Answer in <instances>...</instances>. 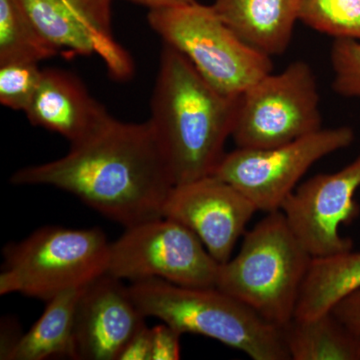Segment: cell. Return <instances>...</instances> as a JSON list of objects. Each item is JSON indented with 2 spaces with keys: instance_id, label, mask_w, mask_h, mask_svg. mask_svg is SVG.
Returning a JSON list of instances; mask_svg holds the SVG:
<instances>
[{
  "instance_id": "6da1fadb",
  "label": "cell",
  "mask_w": 360,
  "mask_h": 360,
  "mask_svg": "<svg viewBox=\"0 0 360 360\" xmlns=\"http://www.w3.org/2000/svg\"><path fill=\"white\" fill-rule=\"evenodd\" d=\"M70 146L58 160L18 170L11 184L61 189L124 229L163 217L174 182L149 120L112 117Z\"/></svg>"
},
{
  "instance_id": "7a4b0ae2",
  "label": "cell",
  "mask_w": 360,
  "mask_h": 360,
  "mask_svg": "<svg viewBox=\"0 0 360 360\" xmlns=\"http://www.w3.org/2000/svg\"><path fill=\"white\" fill-rule=\"evenodd\" d=\"M238 96L215 89L165 44L151 98V123L174 186L212 175L231 136Z\"/></svg>"
},
{
  "instance_id": "3957f363",
  "label": "cell",
  "mask_w": 360,
  "mask_h": 360,
  "mask_svg": "<svg viewBox=\"0 0 360 360\" xmlns=\"http://www.w3.org/2000/svg\"><path fill=\"white\" fill-rule=\"evenodd\" d=\"M144 317H155L180 335L194 333L245 352L253 360H290L283 328L215 288H187L160 278L130 283Z\"/></svg>"
},
{
  "instance_id": "277c9868",
  "label": "cell",
  "mask_w": 360,
  "mask_h": 360,
  "mask_svg": "<svg viewBox=\"0 0 360 360\" xmlns=\"http://www.w3.org/2000/svg\"><path fill=\"white\" fill-rule=\"evenodd\" d=\"M281 210L246 231L238 255L219 265L217 288L283 328L295 319L312 262Z\"/></svg>"
},
{
  "instance_id": "5b68a950",
  "label": "cell",
  "mask_w": 360,
  "mask_h": 360,
  "mask_svg": "<svg viewBox=\"0 0 360 360\" xmlns=\"http://www.w3.org/2000/svg\"><path fill=\"white\" fill-rule=\"evenodd\" d=\"M110 248L99 227H41L4 248L0 295L47 302L63 291L84 288L105 274Z\"/></svg>"
},
{
  "instance_id": "8992f818",
  "label": "cell",
  "mask_w": 360,
  "mask_h": 360,
  "mask_svg": "<svg viewBox=\"0 0 360 360\" xmlns=\"http://www.w3.org/2000/svg\"><path fill=\"white\" fill-rule=\"evenodd\" d=\"M148 18L163 42L184 54L225 96H240L274 70L271 56L239 37L212 6L194 1L150 9Z\"/></svg>"
},
{
  "instance_id": "52a82bcc",
  "label": "cell",
  "mask_w": 360,
  "mask_h": 360,
  "mask_svg": "<svg viewBox=\"0 0 360 360\" xmlns=\"http://www.w3.org/2000/svg\"><path fill=\"white\" fill-rule=\"evenodd\" d=\"M321 129L316 78L309 63L297 60L238 96L231 137L238 148H270Z\"/></svg>"
},
{
  "instance_id": "ba28073f",
  "label": "cell",
  "mask_w": 360,
  "mask_h": 360,
  "mask_svg": "<svg viewBox=\"0 0 360 360\" xmlns=\"http://www.w3.org/2000/svg\"><path fill=\"white\" fill-rule=\"evenodd\" d=\"M219 265L193 231L160 217L127 227L110 243L106 274L130 283L160 278L187 288H215Z\"/></svg>"
},
{
  "instance_id": "9c48e42d",
  "label": "cell",
  "mask_w": 360,
  "mask_h": 360,
  "mask_svg": "<svg viewBox=\"0 0 360 360\" xmlns=\"http://www.w3.org/2000/svg\"><path fill=\"white\" fill-rule=\"evenodd\" d=\"M354 141L350 127L321 129L283 146L225 153L212 175L229 182L265 213L276 212L309 168Z\"/></svg>"
},
{
  "instance_id": "30bf717a",
  "label": "cell",
  "mask_w": 360,
  "mask_h": 360,
  "mask_svg": "<svg viewBox=\"0 0 360 360\" xmlns=\"http://www.w3.org/2000/svg\"><path fill=\"white\" fill-rule=\"evenodd\" d=\"M359 188L360 155L338 172L307 179L284 201L281 210L312 257L352 250V239L341 236L340 229L359 215L354 195Z\"/></svg>"
},
{
  "instance_id": "8fae6325",
  "label": "cell",
  "mask_w": 360,
  "mask_h": 360,
  "mask_svg": "<svg viewBox=\"0 0 360 360\" xmlns=\"http://www.w3.org/2000/svg\"><path fill=\"white\" fill-rule=\"evenodd\" d=\"M32 25L53 46L75 56L97 54L111 77L129 79L134 63L111 30L112 0H18Z\"/></svg>"
},
{
  "instance_id": "7c38bea8",
  "label": "cell",
  "mask_w": 360,
  "mask_h": 360,
  "mask_svg": "<svg viewBox=\"0 0 360 360\" xmlns=\"http://www.w3.org/2000/svg\"><path fill=\"white\" fill-rule=\"evenodd\" d=\"M257 208L229 182L215 175L177 184L168 195L163 217L193 231L219 264L231 259Z\"/></svg>"
},
{
  "instance_id": "4fadbf2b",
  "label": "cell",
  "mask_w": 360,
  "mask_h": 360,
  "mask_svg": "<svg viewBox=\"0 0 360 360\" xmlns=\"http://www.w3.org/2000/svg\"><path fill=\"white\" fill-rule=\"evenodd\" d=\"M122 279L104 274L84 286L73 328V359L118 360L132 336L146 326Z\"/></svg>"
},
{
  "instance_id": "5bb4252c",
  "label": "cell",
  "mask_w": 360,
  "mask_h": 360,
  "mask_svg": "<svg viewBox=\"0 0 360 360\" xmlns=\"http://www.w3.org/2000/svg\"><path fill=\"white\" fill-rule=\"evenodd\" d=\"M25 112L32 124L63 135L70 144L84 141L112 118L77 77L59 70H42Z\"/></svg>"
},
{
  "instance_id": "9a60e30c",
  "label": "cell",
  "mask_w": 360,
  "mask_h": 360,
  "mask_svg": "<svg viewBox=\"0 0 360 360\" xmlns=\"http://www.w3.org/2000/svg\"><path fill=\"white\" fill-rule=\"evenodd\" d=\"M300 0H215L220 18L251 46L269 56L288 51Z\"/></svg>"
},
{
  "instance_id": "2e32d148",
  "label": "cell",
  "mask_w": 360,
  "mask_h": 360,
  "mask_svg": "<svg viewBox=\"0 0 360 360\" xmlns=\"http://www.w3.org/2000/svg\"><path fill=\"white\" fill-rule=\"evenodd\" d=\"M360 288V252L314 257L300 290L295 319H314L331 311Z\"/></svg>"
},
{
  "instance_id": "e0dca14e",
  "label": "cell",
  "mask_w": 360,
  "mask_h": 360,
  "mask_svg": "<svg viewBox=\"0 0 360 360\" xmlns=\"http://www.w3.org/2000/svg\"><path fill=\"white\" fill-rule=\"evenodd\" d=\"M84 288L63 291L47 302L44 314L21 336L8 360L73 359L75 310Z\"/></svg>"
},
{
  "instance_id": "ac0fdd59",
  "label": "cell",
  "mask_w": 360,
  "mask_h": 360,
  "mask_svg": "<svg viewBox=\"0 0 360 360\" xmlns=\"http://www.w3.org/2000/svg\"><path fill=\"white\" fill-rule=\"evenodd\" d=\"M293 360H360V335L333 312L314 319H296L283 328Z\"/></svg>"
},
{
  "instance_id": "d6986e66",
  "label": "cell",
  "mask_w": 360,
  "mask_h": 360,
  "mask_svg": "<svg viewBox=\"0 0 360 360\" xmlns=\"http://www.w3.org/2000/svg\"><path fill=\"white\" fill-rule=\"evenodd\" d=\"M58 53L32 25L18 0H0V63H39Z\"/></svg>"
},
{
  "instance_id": "ffe728a7",
  "label": "cell",
  "mask_w": 360,
  "mask_h": 360,
  "mask_svg": "<svg viewBox=\"0 0 360 360\" xmlns=\"http://www.w3.org/2000/svg\"><path fill=\"white\" fill-rule=\"evenodd\" d=\"M298 21L335 39L360 40V0H300Z\"/></svg>"
},
{
  "instance_id": "44dd1931",
  "label": "cell",
  "mask_w": 360,
  "mask_h": 360,
  "mask_svg": "<svg viewBox=\"0 0 360 360\" xmlns=\"http://www.w3.org/2000/svg\"><path fill=\"white\" fill-rule=\"evenodd\" d=\"M42 70L35 61L0 63V103L14 110L25 111L39 87Z\"/></svg>"
},
{
  "instance_id": "7402d4cb",
  "label": "cell",
  "mask_w": 360,
  "mask_h": 360,
  "mask_svg": "<svg viewBox=\"0 0 360 360\" xmlns=\"http://www.w3.org/2000/svg\"><path fill=\"white\" fill-rule=\"evenodd\" d=\"M333 89L345 97L360 98V40L335 39L330 49Z\"/></svg>"
},
{
  "instance_id": "603a6c76",
  "label": "cell",
  "mask_w": 360,
  "mask_h": 360,
  "mask_svg": "<svg viewBox=\"0 0 360 360\" xmlns=\"http://www.w3.org/2000/svg\"><path fill=\"white\" fill-rule=\"evenodd\" d=\"M180 335L167 323L151 328L153 352L151 360H177L180 359Z\"/></svg>"
},
{
  "instance_id": "cb8c5ba5",
  "label": "cell",
  "mask_w": 360,
  "mask_h": 360,
  "mask_svg": "<svg viewBox=\"0 0 360 360\" xmlns=\"http://www.w3.org/2000/svg\"><path fill=\"white\" fill-rule=\"evenodd\" d=\"M331 312L352 333L360 335V288L336 303Z\"/></svg>"
},
{
  "instance_id": "d4e9b609",
  "label": "cell",
  "mask_w": 360,
  "mask_h": 360,
  "mask_svg": "<svg viewBox=\"0 0 360 360\" xmlns=\"http://www.w3.org/2000/svg\"><path fill=\"white\" fill-rule=\"evenodd\" d=\"M151 328L142 326L125 345L118 360H151Z\"/></svg>"
},
{
  "instance_id": "484cf974",
  "label": "cell",
  "mask_w": 360,
  "mask_h": 360,
  "mask_svg": "<svg viewBox=\"0 0 360 360\" xmlns=\"http://www.w3.org/2000/svg\"><path fill=\"white\" fill-rule=\"evenodd\" d=\"M130 1L148 6L150 11V9L163 8V7L182 6V4H191L196 0H130Z\"/></svg>"
}]
</instances>
